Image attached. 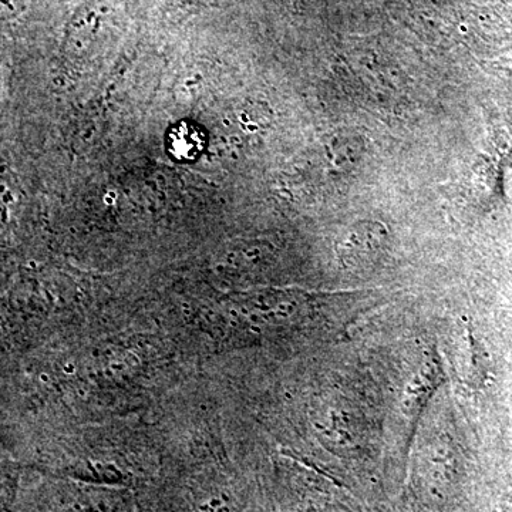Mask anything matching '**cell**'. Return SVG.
<instances>
[{
	"instance_id": "1",
	"label": "cell",
	"mask_w": 512,
	"mask_h": 512,
	"mask_svg": "<svg viewBox=\"0 0 512 512\" xmlns=\"http://www.w3.org/2000/svg\"><path fill=\"white\" fill-rule=\"evenodd\" d=\"M386 238V228L379 222H359L349 229L340 247V258L348 266L367 264L379 254Z\"/></svg>"
},
{
	"instance_id": "2",
	"label": "cell",
	"mask_w": 512,
	"mask_h": 512,
	"mask_svg": "<svg viewBox=\"0 0 512 512\" xmlns=\"http://www.w3.org/2000/svg\"><path fill=\"white\" fill-rule=\"evenodd\" d=\"M168 150L175 160H194L204 150V136L194 124L183 123L168 137Z\"/></svg>"
},
{
	"instance_id": "3",
	"label": "cell",
	"mask_w": 512,
	"mask_h": 512,
	"mask_svg": "<svg viewBox=\"0 0 512 512\" xmlns=\"http://www.w3.org/2000/svg\"><path fill=\"white\" fill-rule=\"evenodd\" d=\"M336 146H339V150H336V156L348 165L355 164L362 156L363 141L362 138L348 134V136L340 138L336 141Z\"/></svg>"
}]
</instances>
